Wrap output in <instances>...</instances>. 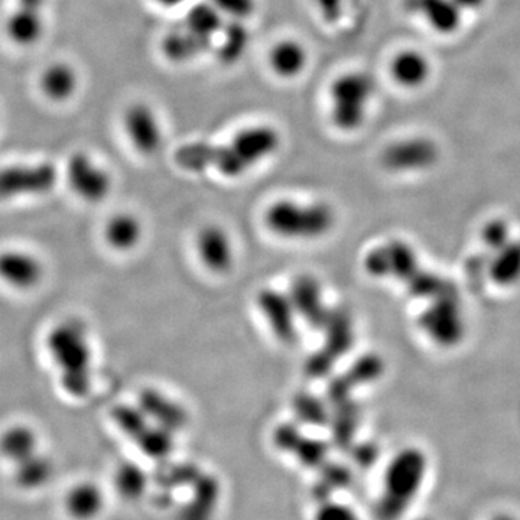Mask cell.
Listing matches in <instances>:
<instances>
[{
	"mask_svg": "<svg viewBox=\"0 0 520 520\" xmlns=\"http://www.w3.org/2000/svg\"><path fill=\"white\" fill-rule=\"evenodd\" d=\"M440 159L437 143L424 136L399 139L382 152V165L390 172H422L431 169Z\"/></svg>",
	"mask_w": 520,
	"mask_h": 520,
	"instance_id": "30bf717a",
	"label": "cell"
},
{
	"mask_svg": "<svg viewBox=\"0 0 520 520\" xmlns=\"http://www.w3.org/2000/svg\"><path fill=\"white\" fill-rule=\"evenodd\" d=\"M156 5L164 6V8H175V6L181 5L184 0H154Z\"/></svg>",
	"mask_w": 520,
	"mask_h": 520,
	"instance_id": "c3c4849f",
	"label": "cell"
},
{
	"mask_svg": "<svg viewBox=\"0 0 520 520\" xmlns=\"http://www.w3.org/2000/svg\"><path fill=\"white\" fill-rule=\"evenodd\" d=\"M116 483L126 496H136L145 489V473H143L141 467L135 466V464H123L117 470Z\"/></svg>",
	"mask_w": 520,
	"mask_h": 520,
	"instance_id": "f35d334b",
	"label": "cell"
},
{
	"mask_svg": "<svg viewBox=\"0 0 520 520\" xmlns=\"http://www.w3.org/2000/svg\"><path fill=\"white\" fill-rule=\"evenodd\" d=\"M334 221L333 210L321 203L281 200L273 203L265 214L268 229L286 239H318L333 229Z\"/></svg>",
	"mask_w": 520,
	"mask_h": 520,
	"instance_id": "5b68a950",
	"label": "cell"
},
{
	"mask_svg": "<svg viewBox=\"0 0 520 520\" xmlns=\"http://www.w3.org/2000/svg\"><path fill=\"white\" fill-rule=\"evenodd\" d=\"M406 284H408L409 291H411L415 297L428 298L429 301L453 291L444 278L435 275V273L422 272L421 269H419L414 278L406 282Z\"/></svg>",
	"mask_w": 520,
	"mask_h": 520,
	"instance_id": "836d02e7",
	"label": "cell"
},
{
	"mask_svg": "<svg viewBox=\"0 0 520 520\" xmlns=\"http://www.w3.org/2000/svg\"><path fill=\"white\" fill-rule=\"evenodd\" d=\"M480 239L481 243L492 253L502 249L513 239L512 234H510L509 223L503 219L486 221L481 227Z\"/></svg>",
	"mask_w": 520,
	"mask_h": 520,
	"instance_id": "8d00e7d4",
	"label": "cell"
},
{
	"mask_svg": "<svg viewBox=\"0 0 520 520\" xmlns=\"http://www.w3.org/2000/svg\"><path fill=\"white\" fill-rule=\"evenodd\" d=\"M490 279L497 286L507 288L520 282V240L512 239L502 249L492 253L489 263Z\"/></svg>",
	"mask_w": 520,
	"mask_h": 520,
	"instance_id": "484cf974",
	"label": "cell"
},
{
	"mask_svg": "<svg viewBox=\"0 0 520 520\" xmlns=\"http://www.w3.org/2000/svg\"><path fill=\"white\" fill-rule=\"evenodd\" d=\"M363 268L367 275L375 279L392 278L408 282L419 271V260L414 247L403 240H390L364 256Z\"/></svg>",
	"mask_w": 520,
	"mask_h": 520,
	"instance_id": "ba28073f",
	"label": "cell"
},
{
	"mask_svg": "<svg viewBox=\"0 0 520 520\" xmlns=\"http://www.w3.org/2000/svg\"><path fill=\"white\" fill-rule=\"evenodd\" d=\"M298 460L308 467H318L324 463L328 453V445L324 441L315 440L302 435L297 447L292 451Z\"/></svg>",
	"mask_w": 520,
	"mask_h": 520,
	"instance_id": "74e56055",
	"label": "cell"
},
{
	"mask_svg": "<svg viewBox=\"0 0 520 520\" xmlns=\"http://www.w3.org/2000/svg\"><path fill=\"white\" fill-rule=\"evenodd\" d=\"M65 180L80 200L90 204L102 203L113 187L109 172L86 152H77L68 159Z\"/></svg>",
	"mask_w": 520,
	"mask_h": 520,
	"instance_id": "9c48e42d",
	"label": "cell"
},
{
	"mask_svg": "<svg viewBox=\"0 0 520 520\" xmlns=\"http://www.w3.org/2000/svg\"><path fill=\"white\" fill-rule=\"evenodd\" d=\"M288 295L298 317L302 318L308 327L323 330L331 310L325 307L320 282L314 276L299 275L292 282Z\"/></svg>",
	"mask_w": 520,
	"mask_h": 520,
	"instance_id": "2e32d148",
	"label": "cell"
},
{
	"mask_svg": "<svg viewBox=\"0 0 520 520\" xmlns=\"http://www.w3.org/2000/svg\"><path fill=\"white\" fill-rule=\"evenodd\" d=\"M138 406L156 425L168 429L172 434L187 424V412L180 403L172 401L158 390L143 389L139 395Z\"/></svg>",
	"mask_w": 520,
	"mask_h": 520,
	"instance_id": "ffe728a7",
	"label": "cell"
},
{
	"mask_svg": "<svg viewBox=\"0 0 520 520\" xmlns=\"http://www.w3.org/2000/svg\"><path fill=\"white\" fill-rule=\"evenodd\" d=\"M389 74L402 89H421L431 78L432 64L424 52L408 48L393 55L389 64Z\"/></svg>",
	"mask_w": 520,
	"mask_h": 520,
	"instance_id": "ac0fdd59",
	"label": "cell"
},
{
	"mask_svg": "<svg viewBox=\"0 0 520 520\" xmlns=\"http://www.w3.org/2000/svg\"><path fill=\"white\" fill-rule=\"evenodd\" d=\"M427 337L441 347H454L466 334V318L455 291L431 299L419 318Z\"/></svg>",
	"mask_w": 520,
	"mask_h": 520,
	"instance_id": "52a82bcc",
	"label": "cell"
},
{
	"mask_svg": "<svg viewBox=\"0 0 520 520\" xmlns=\"http://www.w3.org/2000/svg\"><path fill=\"white\" fill-rule=\"evenodd\" d=\"M354 458L357 463L363 464V466H369L375 461L377 450L373 444H363L357 447L356 451H353Z\"/></svg>",
	"mask_w": 520,
	"mask_h": 520,
	"instance_id": "ee69618b",
	"label": "cell"
},
{
	"mask_svg": "<svg viewBox=\"0 0 520 520\" xmlns=\"http://www.w3.org/2000/svg\"><path fill=\"white\" fill-rule=\"evenodd\" d=\"M489 520H520L519 516L513 515V513L500 512L493 515Z\"/></svg>",
	"mask_w": 520,
	"mask_h": 520,
	"instance_id": "7dc6e473",
	"label": "cell"
},
{
	"mask_svg": "<svg viewBox=\"0 0 520 520\" xmlns=\"http://www.w3.org/2000/svg\"><path fill=\"white\" fill-rule=\"evenodd\" d=\"M37 432L28 425H13L0 437V453L13 464L22 463L38 453Z\"/></svg>",
	"mask_w": 520,
	"mask_h": 520,
	"instance_id": "d4e9b609",
	"label": "cell"
},
{
	"mask_svg": "<svg viewBox=\"0 0 520 520\" xmlns=\"http://www.w3.org/2000/svg\"><path fill=\"white\" fill-rule=\"evenodd\" d=\"M315 520H360L353 507L341 503H325L320 507Z\"/></svg>",
	"mask_w": 520,
	"mask_h": 520,
	"instance_id": "b9f144b4",
	"label": "cell"
},
{
	"mask_svg": "<svg viewBox=\"0 0 520 520\" xmlns=\"http://www.w3.org/2000/svg\"><path fill=\"white\" fill-rule=\"evenodd\" d=\"M292 406H294L295 415L304 424L323 427L330 422L331 412L328 411L327 405L310 393H299L295 396Z\"/></svg>",
	"mask_w": 520,
	"mask_h": 520,
	"instance_id": "d6a6232c",
	"label": "cell"
},
{
	"mask_svg": "<svg viewBox=\"0 0 520 520\" xmlns=\"http://www.w3.org/2000/svg\"><path fill=\"white\" fill-rule=\"evenodd\" d=\"M429 458L422 448L406 447L393 455L377 500L380 520H401L415 505L427 483Z\"/></svg>",
	"mask_w": 520,
	"mask_h": 520,
	"instance_id": "7a4b0ae2",
	"label": "cell"
},
{
	"mask_svg": "<svg viewBox=\"0 0 520 520\" xmlns=\"http://www.w3.org/2000/svg\"><path fill=\"white\" fill-rule=\"evenodd\" d=\"M45 3H47V0H18V6L28 9H37V11H42Z\"/></svg>",
	"mask_w": 520,
	"mask_h": 520,
	"instance_id": "bcb514c9",
	"label": "cell"
},
{
	"mask_svg": "<svg viewBox=\"0 0 520 520\" xmlns=\"http://www.w3.org/2000/svg\"><path fill=\"white\" fill-rule=\"evenodd\" d=\"M198 255L208 271L226 273L233 266V246L230 237L219 226H207L197 239Z\"/></svg>",
	"mask_w": 520,
	"mask_h": 520,
	"instance_id": "d6986e66",
	"label": "cell"
},
{
	"mask_svg": "<svg viewBox=\"0 0 520 520\" xmlns=\"http://www.w3.org/2000/svg\"><path fill=\"white\" fill-rule=\"evenodd\" d=\"M142 239V224L133 214L119 213L107 221L104 240L117 252H128Z\"/></svg>",
	"mask_w": 520,
	"mask_h": 520,
	"instance_id": "4316f807",
	"label": "cell"
},
{
	"mask_svg": "<svg viewBox=\"0 0 520 520\" xmlns=\"http://www.w3.org/2000/svg\"><path fill=\"white\" fill-rule=\"evenodd\" d=\"M175 164L187 172L207 171L213 167V143L197 141L185 143L175 152Z\"/></svg>",
	"mask_w": 520,
	"mask_h": 520,
	"instance_id": "1f68e13d",
	"label": "cell"
},
{
	"mask_svg": "<svg viewBox=\"0 0 520 520\" xmlns=\"http://www.w3.org/2000/svg\"><path fill=\"white\" fill-rule=\"evenodd\" d=\"M51 473V461L38 453L32 455L28 460L16 464V477L24 486H37V484L44 483Z\"/></svg>",
	"mask_w": 520,
	"mask_h": 520,
	"instance_id": "e575fe53",
	"label": "cell"
},
{
	"mask_svg": "<svg viewBox=\"0 0 520 520\" xmlns=\"http://www.w3.org/2000/svg\"><path fill=\"white\" fill-rule=\"evenodd\" d=\"M416 520H432V519H429V518H421V519H416Z\"/></svg>",
	"mask_w": 520,
	"mask_h": 520,
	"instance_id": "681fc988",
	"label": "cell"
},
{
	"mask_svg": "<svg viewBox=\"0 0 520 520\" xmlns=\"http://www.w3.org/2000/svg\"><path fill=\"white\" fill-rule=\"evenodd\" d=\"M122 125L136 152L143 156L158 154L164 142V132L154 107L143 102L130 104L123 113Z\"/></svg>",
	"mask_w": 520,
	"mask_h": 520,
	"instance_id": "7c38bea8",
	"label": "cell"
},
{
	"mask_svg": "<svg viewBox=\"0 0 520 520\" xmlns=\"http://www.w3.org/2000/svg\"><path fill=\"white\" fill-rule=\"evenodd\" d=\"M57 180L51 164L13 165L0 171V198L48 194Z\"/></svg>",
	"mask_w": 520,
	"mask_h": 520,
	"instance_id": "8fae6325",
	"label": "cell"
},
{
	"mask_svg": "<svg viewBox=\"0 0 520 520\" xmlns=\"http://www.w3.org/2000/svg\"><path fill=\"white\" fill-rule=\"evenodd\" d=\"M224 16L207 2L198 3L185 15L184 25L198 37L214 42L223 29Z\"/></svg>",
	"mask_w": 520,
	"mask_h": 520,
	"instance_id": "f546056e",
	"label": "cell"
},
{
	"mask_svg": "<svg viewBox=\"0 0 520 520\" xmlns=\"http://www.w3.org/2000/svg\"><path fill=\"white\" fill-rule=\"evenodd\" d=\"M360 421V408L353 399L334 406L328 425L331 427V438L334 445L341 450L350 448Z\"/></svg>",
	"mask_w": 520,
	"mask_h": 520,
	"instance_id": "f1b7e54d",
	"label": "cell"
},
{
	"mask_svg": "<svg viewBox=\"0 0 520 520\" xmlns=\"http://www.w3.org/2000/svg\"><path fill=\"white\" fill-rule=\"evenodd\" d=\"M219 47L216 48L217 58L220 63L226 65L236 64L242 60L249 48V29L245 25V21H230L224 24L219 37Z\"/></svg>",
	"mask_w": 520,
	"mask_h": 520,
	"instance_id": "83f0119b",
	"label": "cell"
},
{
	"mask_svg": "<svg viewBox=\"0 0 520 520\" xmlns=\"http://www.w3.org/2000/svg\"><path fill=\"white\" fill-rule=\"evenodd\" d=\"M39 90L50 102L64 103L73 99L80 87V76L73 65L57 61L44 68L39 76Z\"/></svg>",
	"mask_w": 520,
	"mask_h": 520,
	"instance_id": "44dd1931",
	"label": "cell"
},
{
	"mask_svg": "<svg viewBox=\"0 0 520 520\" xmlns=\"http://www.w3.org/2000/svg\"><path fill=\"white\" fill-rule=\"evenodd\" d=\"M213 42L198 37L184 24L172 29L162 39V52L175 64L191 63L210 50Z\"/></svg>",
	"mask_w": 520,
	"mask_h": 520,
	"instance_id": "603a6c76",
	"label": "cell"
},
{
	"mask_svg": "<svg viewBox=\"0 0 520 520\" xmlns=\"http://www.w3.org/2000/svg\"><path fill=\"white\" fill-rule=\"evenodd\" d=\"M375 94V80L366 71H347L334 78L328 90L334 128L346 133L362 129Z\"/></svg>",
	"mask_w": 520,
	"mask_h": 520,
	"instance_id": "277c9868",
	"label": "cell"
},
{
	"mask_svg": "<svg viewBox=\"0 0 520 520\" xmlns=\"http://www.w3.org/2000/svg\"><path fill=\"white\" fill-rule=\"evenodd\" d=\"M223 16L233 21H246L256 11V0H207Z\"/></svg>",
	"mask_w": 520,
	"mask_h": 520,
	"instance_id": "ab89813d",
	"label": "cell"
},
{
	"mask_svg": "<svg viewBox=\"0 0 520 520\" xmlns=\"http://www.w3.org/2000/svg\"><path fill=\"white\" fill-rule=\"evenodd\" d=\"M385 364L376 354H364L351 364L350 369L343 375L331 380L327 386V401L336 406L350 401L354 389L376 382L383 375Z\"/></svg>",
	"mask_w": 520,
	"mask_h": 520,
	"instance_id": "5bb4252c",
	"label": "cell"
},
{
	"mask_svg": "<svg viewBox=\"0 0 520 520\" xmlns=\"http://www.w3.org/2000/svg\"><path fill=\"white\" fill-rule=\"evenodd\" d=\"M408 11L424 19L425 24L441 35L460 31L464 13L454 0H406Z\"/></svg>",
	"mask_w": 520,
	"mask_h": 520,
	"instance_id": "e0dca14e",
	"label": "cell"
},
{
	"mask_svg": "<svg viewBox=\"0 0 520 520\" xmlns=\"http://www.w3.org/2000/svg\"><path fill=\"white\" fill-rule=\"evenodd\" d=\"M45 276L42 260L21 249L0 252V282L15 291H32Z\"/></svg>",
	"mask_w": 520,
	"mask_h": 520,
	"instance_id": "4fadbf2b",
	"label": "cell"
},
{
	"mask_svg": "<svg viewBox=\"0 0 520 520\" xmlns=\"http://www.w3.org/2000/svg\"><path fill=\"white\" fill-rule=\"evenodd\" d=\"M113 419L117 427L122 429L133 441L149 427V418L141 411V408H133L129 405H119L113 409Z\"/></svg>",
	"mask_w": 520,
	"mask_h": 520,
	"instance_id": "d590c367",
	"label": "cell"
},
{
	"mask_svg": "<svg viewBox=\"0 0 520 520\" xmlns=\"http://www.w3.org/2000/svg\"><path fill=\"white\" fill-rule=\"evenodd\" d=\"M325 21L334 24L343 15L344 0H314Z\"/></svg>",
	"mask_w": 520,
	"mask_h": 520,
	"instance_id": "7bdbcfd3",
	"label": "cell"
},
{
	"mask_svg": "<svg viewBox=\"0 0 520 520\" xmlns=\"http://www.w3.org/2000/svg\"><path fill=\"white\" fill-rule=\"evenodd\" d=\"M302 438V432L295 424H282L273 432V442L285 453H292Z\"/></svg>",
	"mask_w": 520,
	"mask_h": 520,
	"instance_id": "60d3db41",
	"label": "cell"
},
{
	"mask_svg": "<svg viewBox=\"0 0 520 520\" xmlns=\"http://www.w3.org/2000/svg\"><path fill=\"white\" fill-rule=\"evenodd\" d=\"M48 354L60 372L61 388L74 399L89 395L93 386V350L86 328L76 320H65L48 331Z\"/></svg>",
	"mask_w": 520,
	"mask_h": 520,
	"instance_id": "6da1fadb",
	"label": "cell"
},
{
	"mask_svg": "<svg viewBox=\"0 0 520 520\" xmlns=\"http://www.w3.org/2000/svg\"><path fill=\"white\" fill-rule=\"evenodd\" d=\"M258 305L263 317L268 321L273 336L281 343H294L297 338L298 314L289 295L271 288L262 289L258 295Z\"/></svg>",
	"mask_w": 520,
	"mask_h": 520,
	"instance_id": "9a60e30c",
	"label": "cell"
},
{
	"mask_svg": "<svg viewBox=\"0 0 520 520\" xmlns=\"http://www.w3.org/2000/svg\"><path fill=\"white\" fill-rule=\"evenodd\" d=\"M281 133L273 126L255 125L239 130L229 142L213 143V167L227 178L245 175L271 158L281 146Z\"/></svg>",
	"mask_w": 520,
	"mask_h": 520,
	"instance_id": "3957f363",
	"label": "cell"
},
{
	"mask_svg": "<svg viewBox=\"0 0 520 520\" xmlns=\"http://www.w3.org/2000/svg\"><path fill=\"white\" fill-rule=\"evenodd\" d=\"M103 496L99 487L91 483L78 484L67 496V510L77 519H91L99 515Z\"/></svg>",
	"mask_w": 520,
	"mask_h": 520,
	"instance_id": "4dcf8cb0",
	"label": "cell"
},
{
	"mask_svg": "<svg viewBox=\"0 0 520 520\" xmlns=\"http://www.w3.org/2000/svg\"><path fill=\"white\" fill-rule=\"evenodd\" d=\"M308 51L297 39L286 38L276 42L269 51V67L272 73L282 80H292L304 73L307 68Z\"/></svg>",
	"mask_w": 520,
	"mask_h": 520,
	"instance_id": "7402d4cb",
	"label": "cell"
},
{
	"mask_svg": "<svg viewBox=\"0 0 520 520\" xmlns=\"http://www.w3.org/2000/svg\"><path fill=\"white\" fill-rule=\"evenodd\" d=\"M6 37L19 47H32L38 44L45 34V21L42 11L16 6L5 21Z\"/></svg>",
	"mask_w": 520,
	"mask_h": 520,
	"instance_id": "cb8c5ba5",
	"label": "cell"
},
{
	"mask_svg": "<svg viewBox=\"0 0 520 520\" xmlns=\"http://www.w3.org/2000/svg\"><path fill=\"white\" fill-rule=\"evenodd\" d=\"M464 13L477 12L486 6L487 0H454Z\"/></svg>",
	"mask_w": 520,
	"mask_h": 520,
	"instance_id": "f6af8a7d",
	"label": "cell"
},
{
	"mask_svg": "<svg viewBox=\"0 0 520 520\" xmlns=\"http://www.w3.org/2000/svg\"><path fill=\"white\" fill-rule=\"evenodd\" d=\"M325 343L305 363V372L312 379L330 376L334 366L354 343V325L349 311L344 308L331 310L323 328Z\"/></svg>",
	"mask_w": 520,
	"mask_h": 520,
	"instance_id": "8992f818",
	"label": "cell"
}]
</instances>
